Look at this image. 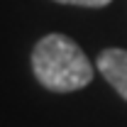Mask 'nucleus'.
<instances>
[{
  "label": "nucleus",
  "mask_w": 127,
  "mask_h": 127,
  "mask_svg": "<svg viewBox=\"0 0 127 127\" xmlns=\"http://www.w3.org/2000/svg\"><path fill=\"white\" fill-rule=\"evenodd\" d=\"M32 71L47 91L73 93L93 81V64L66 34H47L32 49Z\"/></svg>",
  "instance_id": "obj_1"
},
{
  "label": "nucleus",
  "mask_w": 127,
  "mask_h": 127,
  "mask_svg": "<svg viewBox=\"0 0 127 127\" xmlns=\"http://www.w3.org/2000/svg\"><path fill=\"white\" fill-rule=\"evenodd\" d=\"M100 76L127 100V49H103L98 56Z\"/></svg>",
  "instance_id": "obj_2"
},
{
  "label": "nucleus",
  "mask_w": 127,
  "mask_h": 127,
  "mask_svg": "<svg viewBox=\"0 0 127 127\" xmlns=\"http://www.w3.org/2000/svg\"><path fill=\"white\" fill-rule=\"evenodd\" d=\"M54 2H61V5H78V7H105V5H110L112 0H54Z\"/></svg>",
  "instance_id": "obj_3"
}]
</instances>
